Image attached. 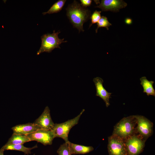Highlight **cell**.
<instances>
[{
    "mask_svg": "<svg viewBox=\"0 0 155 155\" xmlns=\"http://www.w3.org/2000/svg\"><path fill=\"white\" fill-rule=\"evenodd\" d=\"M39 129V128L34 123L18 125L11 128L13 133L25 135L34 132Z\"/></svg>",
    "mask_w": 155,
    "mask_h": 155,
    "instance_id": "obj_12",
    "label": "cell"
},
{
    "mask_svg": "<svg viewBox=\"0 0 155 155\" xmlns=\"http://www.w3.org/2000/svg\"><path fill=\"white\" fill-rule=\"evenodd\" d=\"M93 81L94 83L96 90V96L102 98L105 103L106 107L110 105L109 99L111 98V93L107 92L103 86V79L99 77L94 78Z\"/></svg>",
    "mask_w": 155,
    "mask_h": 155,
    "instance_id": "obj_11",
    "label": "cell"
},
{
    "mask_svg": "<svg viewBox=\"0 0 155 155\" xmlns=\"http://www.w3.org/2000/svg\"><path fill=\"white\" fill-rule=\"evenodd\" d=\"M38 147L37 144L32 148H27L24 146L23 144L16 145H5L1 148L5 150H15L23 152L25 155L30 154L31 150Z\"/></svg>",
    "mask_w": 155,
    "mask_h": 155,
    "instance_id": "obj_14",
    "label": "cell"
},
{
    "mask_svg": "<svg viewBox=\"0 0 155 155\" xmlns=\"http://www.w3.org/2000/svg\"><path fill=\"white\" fill-rule=\"evenodd\" d=\"M30 141H35L43 145H51L55 138L51 130L39 129L36 131L27 135Z\"/></svg>",
    "mask_w": 155,
    "mask_h": 155,
    "instance_id": "obj_7",
    "label": "cell"
},
{
    "mask_svg": "<svg viewBox=\"0 0 155 155\" xmlns=\"http://www.w3.org/2000/svg\"><path fill=\"white\" fill-rule=\"evenodd\" d=\"M85 109L82 110L80 114L74 118L60 123H55L53 128L51 130L53 132L55 137H60L63 139L65 142H67L68 134L71 129L78 123L80 118Z\"/></svg>",
    "mask_w": 155,
    "mask_h": 155,
    "instance_id": "obj_4",
    "label": "cell"
},
{
    "mask_svg": "<svg viewBox=\"0 0 155 155\" xmlns=\"http://www.w3.org/2000/svg\"><path fill=\"white\" fill-rule=\"evenodd\" d=\"M97 26L95 30L96 32L97 33L98 29L102 27L106 28L108 30H109L108 27L112 25V24L108 21L106 17L102 16L98 22L97 24Z\"/></svg>",
    "mask_w": 155,
    "mask_h": 155,
    "instance_id": "obj_18",
    "label": "cell"
},
{
    "mask_svg": "<svg viewBox=\"0 0 155 155\" xmlns=\"http://www.w3.org/2000/svg\"><path fill=\"white\" fill-rule=\"evenodd\" d=\"M30 141L27 135L13 133L5 145H16L24 144Z\"/></svg>",
    "mask_w": 155,
    "mask_h": 155,
    "instance_id": "obj_16",
    "label": "cell"
},
{
    "mask_svg": "<svg viewBox=\"0 0 155 155\" xmlns=\"http://www.w3.org/2000/svg\"><path fill=\"white\" fill-rule=\"evenodd\" d=\"M4 151L5 150L1 148L0 149V155H4Z\"/></svg>",
    "mask_w": 155,
    "mask_h": 155,
    "instance_id": "obj_23",
    "label": "cell"
},
{
    "mask_svg": "<svg viewBox=\"0 0 155 155\" xmlns=\"http://www.w3.org/2000/svg\"><path fill=\"white\" fill-rule=\"evenodd\" d=\"M140 80L144 89L143 92L146 93L148 96L152 95L155 96V90L153 86L154 82L148 80L146 77H142Z\"/></svg>",
    "mask_w": 155,
    "mask_h": 155,
    "instance_id": "obj_15",
    "label": "cell"
},
{
    "mask_svg": "<svg viewBox=\"0 0 155 155\" xmlns=\"http://www.w3.org/2000/svg\"><path fill=\"white\" fill-rule=\"evenodd\" d=\"M136 124L135 115L124 117L115 125L113 134L125 140L134 134Z\"/></svg>",
    "mask_w": 155,
    "mask_h": 155,
    "instance_id": "obj_2",
    "label": "cell"
},
{
    "mask_svg": "<svg viewBox=\"0 0 155 155\" xmlns=\"http://www.w3.org/2000/svg\"><path fill=\"white\" fill-rule=\"evenodd\" d=\"M134 134L124 140L128 155H139L145 146V140Z\"/></svg>",
    "mask_w": 155,
    "mask_h": 155,
    "instance_id": "obj_6",
    "label": "cell"
},
{
    "mask_svg": "<svg viewBox=\"0 0 155 155\" xmlns=\"http://www.w3.org/2000/svg\"><path fill=\"white\" fill-rule=\"evenodd\" d=\"M81 5L84 8L90 6L92 3V1L91 0H80Z\"/></svg>",
    "mask_w": 155,
    "mask_h": 155,
    "instance_id": "obj_21",
    "label": "cell"
},
{
    "mask_svg": "<svg viewBox=\"0 0 155 155\" xmlns=\"http://www.w3.org/2000/svg\"><path fill=\"white\" fill-rule=\"evenodd\" d=\"M60 33L59 31L55 32L54 30L52 34L47 33L42 35L41 37V46L37 52V55L44 52L51 53L55 48H60L59 45L62 43L67 42V41L64 40V38H59L58 35Z\"/></svg>",
    "mask_w": 155,
    "mask_h": 155,
    "instance_id": "obj_3",
    "label": "cell"
},
{
    "mask_svg": "<svg viewBox=\"0 0 155 155\" xmlns=\"http://www.w3.org/2000/svg\"><path fill=\"white\" fill-rule=\"evenodd\" d=\"M127 5V3L122 0H102L100 4L95 7L101 9L102 11L117 12Z\"/></svg>",
    "mask_w": 155,
    "mask_h": 155,
    "instance_id": "obj_9",
    "label": "cell"
},
{
    "mask_svg": "<svg viewBox=\"0 0 155 155\" xmlns=\"http://www.w3.org/2000/svg\"><path fill=\"white\" fill-rule=\"evenodd\" d=\"M101 11L95 10L92 13L90 16V18L91 19V23L89 25L90 28L93 24L97 23L101 18Z\"/></svg>",
    "mask_w": 155,
    "mask_h": 155,
    "instance_id": "obj_20",
    "label": "cell"
},
{
    "mask_svg": "<svg viewBox=\"0 0 155 155\" xmlns=\"http://www.w3.org/2000/svg\"><path fill=\"white\" fill-rule=\"evenodd\" d=\"M66 9L67 16L73 27L76 28L79 32H84L83 25L90 18V11L82 7L75 0L69 5Z\"/></svg>",
    "mask_w": 155,
    "mask_h": 155,
    "instance_id": "obj_1",
    "label": "cell"
},
{
    "mask_svg": "<svg viewBox=\"0 0 155 155\" xmlns=\"http://www.w3.org/2000/svg\"><path fill=\"white\" fill-rule=\"evenodd\" d=\"M35 155V154H34L33 155Z\"/></svg>",
    "mask_w": 155,
    "mask_h": 155,
    "instance_id": "obj_24",
    "label": "cell"
},
{
    "mask_svg": "<svg viewBox=\"0 0 155 155\" xmlns=\"http://www.w3.org/2000/svg\"><path fill=\"white\" fill-rule=\"evenodd\" d=\"M70 152L71 155L76 154H84L88 153L94 150L91 146L79 145L68 142Z\"/></svg>",
    "mask_w": 155,
    "mask_h": 155,
    "instance_id": "obj_13",
    "label": "cell"
},
{
    "mask_svg": "<svg viewBox=\"0 0 155 155\" xmlns=\"http://www.w3.org/2000/svg\"><path fill=\"white\" fill-rule=\"evenodd\" d=\"M108 138L109 155H128L124 139L113 134Z\"/></svg>",
    "mask_w": 155,
    "mask_h": 155,
    "instance_id": "obj_5",
    "label": "cell"
},
{
    "mask_svg": "<svg viewBox=\"0 0 155 155\" xmlns=\"http://www.w3.org/2000/svg\"><path fill=\"white\" fill-rule=\"evenodd\" d=\"M66 0H59L55 3L46 12H43V15L46 14H52L60 12L64 6Z\"/></svg>",
    "mask_w": 155,
    "mask_h": 155,
    "instance_id": "obj_17",
    "label": "cell"
},
{
    "mask_svg": "<svg viewBox=\"0 0 155 155\" xmlns=\"http://www.w3.org/2000/svg\"><path fill=\"white\" fill-rule=\"evenodd\" d=\"M68 142H65L61 145L57 151L58 155H71Z\"/></svg>",
    "mask_w": 155,
    "mask_h": 155,
    "instance_id": "obj_19",
    "label": "cell"
},
{
    "mask_svg": "<svg viewBox=\"0 0 155 155\" xmlns=\"http://www.w3.org/2000/svg\"><path fill=\"white\" fill-rule=\"evenodd\" d=\"M125 24L127 25H131L132 23V19L129 18H127L125 20Z\"/></svg>",
    "mask_w": 155,
    "mask_h": 155,
    "instance_id": "obj_22",
    "label": "cell"
},
{
    "mask_svg": "<svg viewBox=\"0 0 155 155\" xmlns=\"http://www.w3.org/2000/svg\"><path fill=\"white\" fill-rule=\"evenodd\" d=\"M135 117L137 120V131L140 135L146 140L152 134L153 124L143 116L136 115Z\"/></svg>",
    "mask_w": 155,
    "mask_h": 155,
    "instance_id": "obj_8",
    "label": "cell"
},
{
    "mask_svg": "<svg viewBox=\"0 0 155 155\" xmlns=\"http://www.w3.org/2000/svg\"><path fill=\"white\" fill-rule=\"evenodd\" d=\"M34 123L40 129L50 130L53 128L55 123L51 119L50 111L48 106L45 107L41 115Z\"/></svg>",
    "mask_w": 155,
    "mask_h": 155,
    "instance_id": "obj_10",
    "label": "cell"
}]
</instances>
